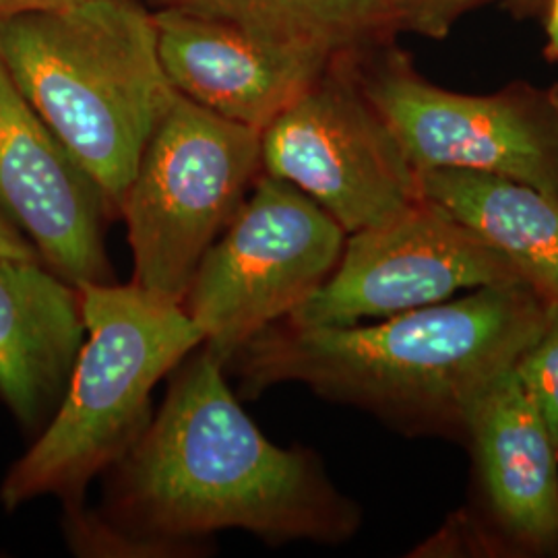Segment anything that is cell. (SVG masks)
Masks as SVG:
<instances>
[{"mask_svg": "<svg viewBox=\"0 0 558 558\" xmlns=\"http://www.w3.org/2000/svg\"><path fill=\"white\" fill-rule=\"evenodd\" d=\"M260 172L294 184L345 234L412 207L418 170L341 54L260 131Z\"/></svg>", "mask_w": 558, "mask_h": 558, "instance_id": "52a82bcc", "label": "cell"}, {"mask_svg": "<svg viewBox=\"0 0 558 558\" xmlns=\"http://www.w3.org/2000/svg\"><path fill=\"white\" fill-rule=\"evenodd\" d=\"M354 73L418 172L499 174L558 201V87L519 83L490 96L456 94L422 80L403 57Z\"/></svg>", "mask_w": 558, "mask_h": 558, "instance_id": "ba28073f", "label": "cell"}, {"mask_svg": "<svg viewBox=\"0 0 558 558\" xmlns=\"http://www.w3.org/2000/svg\"><path fill=\"white\" fill-rule=\"evenodd\" d=\"M518 281L511 260L490 242L422 197L396 218L348 234L331 276L283 320L356 325L439 304L458 290Z\"/></svg>", "mask_w": 558, "mask_h": 558, "instance_id": "9c48e42d", "label": "cell"}, {"mask_svg": "<svg viewBox=\"0 0 558 558\" xmlns=\"http://www.w3.org/2000/svg\"><path fill=\"white\" fill-rule=\"evenodd\" d=\"M234 21L283 40L306 41L345 54L359 41L399 25L396 0H149Z\"/></svg>", "mask_w": 558, "mask_h": 558, "instance_id": "9a60e30c", "label": "cell"}, {"mask_svg": "<svg viewBox=\"0 0 558 558\" xmlns=\"http://www.w3.org/2000/svg\"><path fill=\"white\" fill-rule=\"evenodd\" d=\"M0 216L73 286L112 283L100 186L23 98L0 62Z\"/></svg>", "mask_w": 558, "mask_h": 558, "instance_id": "8fae6325", "label": "cell"}, {"mask_svg": "<svg viewBox=\"0 0 558 558\" xmlns=\"http://www.w3.org/2000/svg\"><path fill=\"white\" fill-rule=\"evenodd\" d=\"M401 27L416 29L424 36H445L453 21L478 0H396Z\"/></svg>", "mask_w": 558, "mask_h": 558, "instance_id": "e0dca14e", "label": "cell"}, {"mask_svg": "<svg viewBox=\"0 0 558 558\" xmlns=\"http://www.w3.org/2000/svg\"><path fill=\"white\" fill-rule=\"evenodd\" d=\"M515 371L536 401L558 451V302H548L538 338L523 352Z\"/></svg>", "mask_w": 558, "mask_h": 558, "instance_id": "2e32d148", "label": "cell"}, {"mask_svg": "<svg viewBox=\"0 0 558 558\" xmlns=\"http://www.w3.org/2000/svg\"><path fill=\"white\" fill-rule=\"evenodd\" d=\"M85 336L77 286L40 259L0 257V399L25 430L57 412Z\"/></svg>", "mask_w": 558, "mask_h": 558, "instance_id": "4fadbf2b", "label": "cell"}, {"mask_svg": "<svg viewBox=\"0 0 558 558\" xmlns=\"http://www.w3.org/2000/svg\"><path fill=\"white\" fill-rule=\"evenodd\" d=\"M461 440L474 472V497L433 550H488L502 557H558V451L515 368L484 389Z\"/></svg>", "mask_w": 558, "mask_h": 558, "instance_id": "30bf717a", "label": "cell"}, {"mask_svg": "<svg viewBox=\"0 0 558 558\" xmlns=\"http://www.w3.org/2000/svg\"><path fill=\"white\" fill-rule=\"evenodd\" d=\"M0 62L119 218L143 147L174 89L141 0L77 4L0 20Z\"/></svg>", "mask_w": 558, "mask_h": 558, "instance_id": "3957f363", "label": "cell"}, {"mask_svg": "<svg viewBox=\"0 0 558 558\" xmlns=\"http://www.w3.org/2000/svg\"><path fill=\"white\" fill-rule=\"evenodd\" d=\"M0 257L40 259L36 248L29 244V240L25 239L20 230L2 216H0Z\"/></svg>", "mask_w": 558, "mask_h": 558, "instance_id": "ac0fdd59", "label": "cell"}, {"mask_svg": "<svg viewBox=\"0 0 558 558\" xmlns=\"http://www.w3.org/2000/svg\"><path fill=\"white\" fill-rule=\"evenodd\" d=\"M83 0H0V20L23 15V13H41V11H57Z\"/></svg>", "mask_w": 558, "mask_h": 558, "instance_id": "d6986e66", "label": "cell"}, {"mask_svg": "<svg viewBox=\"0 0 558 558\" xmlns=\"http://www.w3.org/2000/svg\"><path fill=\"white\" fill-rule=\"evenodd\" d=\"M420 195L500 251L546 302H558V201L499 174L435 168L418 172Z\"/></svg>", "mask_w": 558, "mask_h": 558, "instance_id": "5bb4252c", "label": "cell"}, {"mask_svg": "<svg viewBox=\"0 0 558 558\" xmlns=\"http://www.w3.org/2000/svg\"><path fill=\"white\" fill-rule=\"evenodd\" d=\"M550 59H558V0H550V13H548V48Z\"/></svg>", "mask_w": 558, "mask_h": 558, "instance_id": "ffe728a7", "label": "cell"}, {"mask_svg": "<svg viewBox=\"0 0 558 558\" xmlns=\"http://www.w3.org/2000/svg\"><path fill=\"white\" fill-rule=\"evenodd\" d=\"M108 472L100 509L66 513L81 555H193L223 530L267 544H341L362 523L317 453L283 449L260 433L205 345L182 362L160 412Z\"/></svg>", "mask_w": 558, "mask_h": 558, "instance_id": "6da1fadb", "label": "cell"}, {"mask_svg": "<svg viewBox=\"0 0 558 558\" xmlns=\"http://www.w3.org/2000/svg\"><path fill=\"white\" fill-rule=\"evenodd\" d=\"M161 69L186 100L263 131L341 57L184 9L151 11Z\"/></svg>", "mask_w": 558, "mask_h": 558, "instance_id": "7c38bea8", "label": "cell"}, {"mask_svg": "<svg viewBox=\"0 0 558 558\" xmlns=\"http://www.w3.org/2000/svg\"><path fill=\"white\" fill-rule=\"evenodd\" d=\"M348 234L294 184L260 172L239 214L203 255L182 300L203 345L226 362L288 319L336 269Z\"/></svg>", "mask_w": 558, "mask_h": 558, "instance_id": "8992f818", "label": "cell"}, {"mask_svg": "<svg viewBox=\"0 0 558 558\" xmlns=\"http://www.w3.org/2000/svg\"><path fill=\"white\" fill-rule=\"evenodd\" d=\"M260 174V131L174 94L120 203L133 283L182 304L203 255Z\"/></svg>", "mask_w": 558, "mask_h": 558, "instance_id": "5b68a950", "label": "cell"}, {"mask_svg": "<svg viewBox=\"0 0 558 558\" xmlns=\"http://www.w3.org/2000/svg\"><path fill=\"white\" fill-rule=\"evenodd\" d=\"M548 302L527 283L385 317L375 325L278 320L226 362L244 399L281 383L354 405L408 437L461 440L472 403L538 338Z\"/></svg>", "mask_w": 558, "mask_h": 558, "instance_id": "7a4b0ae2", "label": "cell"}, {"mask_svg": "<svg viewBox=\"0 0 558 558\" xmlns=\"http://www.w3.org/2000/svg\"><path fill=\"white\" fill-rule=\"evenodd\" d=\"M87 336L57 412L0 484L7 511L59 497L66 513L83 507L92 480L106 474L154 418L156 385L203 345L182 304L140 286H81Z\"/></svg>", "mask_w": 558, "mask_h": 558, "instance_id": "277c9868", "label": "cell"}]
</instances>
